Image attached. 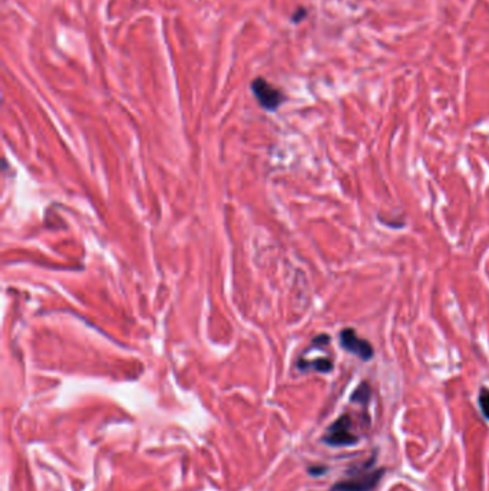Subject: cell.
Instances as JSON below:
<instances>
[{
	"mask_svg": "<svg viewBox=\"0 0 489 491\" xmlns=\"http://www.w3.org/2000/svg\"><path fill=\"white\" fill-rule=\"evenodd\" d=\"M371 395H372V392H371V387L368 385V384H366V382H363V384H360L356 389H354V392L352 394V396H350V401L352 402H363V404H366V402H368L369 399H371Z\"/></svg>",
	"mask_w": 489,
	"mask_h": 491,
	"instance_id": "cell-6",
	"label": "cell"
},
{
	"mask_svg": "<svg viewBox=\"0 0 489 491\" xmlns=\"http://www.w3.org/2000/svg\"><path fill=\"white\" fill-rule=\"evenodd\" d=\"M304 16H306V12H304L303 9H300V12H297V13L293 16V22H295V23H299Z\"/></svg>",
	"mask_w": 489,
	"mask_h": 491,
	"instance_id": "cell-9",
	"label": "cell"
},
{
	"mask_svg": "<svg viewBox=\"0 0 489 491\" xmlns=\"http://www.w3.org/2000/svg\"><path fill=\"white\" fill-rule=\"evenodd\" d=\"M326 470H328V468L323 467V466H316V467H310V468H309V473H310L311 475H321V474L326 473Z\"/></svg>",
	"mask_w": 489,
	"mask_h": 491,
	"instance_id": "cell-8",
	"label": "cell"
},
{
	"mask_svg": "<svg viewBox=\"0 0 489 491\" xmlns=\"http://www.w3.org/2000/svg\"><path fill=\"white\" fill-rule=\"evenodd\" d=\"M299 368H300L302 371L313 370V371H317V372L328 374V372H330L333 370V362L329 358H317V359H313V360L302 359L299 362Z\"/></svg>",
	"mask_w": 489,
	"mask_h": 491,
	"instance_id": "cell-5",
	"label": "cell"
},
{
	"mask_svg": "<svg viewBox=\"0 0 489 491\" xmlns=\"http://www.w3.org/2000/svg\"><path fill=\"white\" fill-rule=\"evenodd\" d=\"M478 404L483 417L489 421V388H481L478 395Z\"/></svg>",
	"mask_w": 489,
	"mask_h": 491,
	"instance_id": "cell-7",
	"label": "cell"
},
{
	"mask_svg": "<svg viewBox=\"0 0 489 491\" xmlns=\"http://www.w3.org/2000/svg\"><path fill=\"white\" fill-rule=\"evenodd\" d=\"M339 339H340L342 348L346 352L357 356L359 359H361L364 362L371 360L375 355V349L371 345V342L357 337L353 327H345V329H342Z\"/></svg>",
	"mask_w": 489,
	"mask_h": 491,
	"instance_id": "cell-3",
	"label": "cell"
},
{
	"mask_svg": "<svg viewBox=\"0 0 489 491\" xmlns=\"http://www.w3.org/2000/svg\"><path fill=\"white\" fill-rule=\"evenodd\" d=\"M252 91L259 104L267 111H276L284 102L283 92L268 84L264 78H257L253 80Z\"/></svg>",
	"mask_w": 489,
	"mask_h": 491,
	"instance_id": "cell-4",
	"label": "cell"
},
{
	"mask_svg": "<svg viewBox=\"0 0 489 491\" xmlns=\"http://www.w3.org/2000/svg\"><path fill=\"white\" fill-rule=\"evenodd\" d=\"M375 461L372 457L369 461L350 467L347 477L336 483L330 491H373L385 475V468H375Z\"/></svg>",
	"mask_w": 489,
	"mask_h": 491,
	"instance_id": "cell-1",
	"label": "cell"
},
{
	"mask_svg": "<svg viewBox=\"0 0 489 491\" xmlns=\"http://www.w3.org/2000/svg\"><path fill=\"white\" fill-rule=\"evenodd\" d=\"M359 441L360 438L354 434L352 418L347 414L339 417L323 437V442L330 447H352Z\"/></svg>",
	"mask_w": 489,
	"mask_h": 491,
	"instance_id": "cell-2",
	"label": "cell"
}]
</instances>
